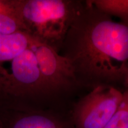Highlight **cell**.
Instances as JSON below:
<instances>
[{"label": "cell", "mask_w": 128, "mask_h": 128, "mask_svg": "<svg viewBox=\"0 0 128 128\" xmlns=\"http://www.w3.org/2000/svg\"><path fill=\"white\" fill-rule=\"evenodd\" d=\"M17 4L26 33L55 49L56 44H61L80 4L63 0H17Z\"/></svg>", "instance_id": "2"}, {"label": "cell", "mask_w": 128, "mask_h": 128, "mask_svg": "<svg viewBox=\"0 0 128 128\" xmlns=\"http://www.w3.org/2000/svg\"><path fill=\"white\" fill-rule=\"evenodd\" d=\"M60 47L77 83L112 86L128 76V24L88 1L79 4Z\"/></svg>", "instance_id": "1"}, {"label": "cell", "mask_w": 128, "mask_h": 128, "mask_svg": "<svg viewBox=\"0 0 128 128\" xmlns=\"http://www.w3.org/2000/svg\"><path fill=\"white\" fill-rule=\"evenodd\" d=\"M0 91L9 97L0 107V109L4 108L11 97H24L44 92L38 61L31 48L11 61L10 71L0 83Z\"/></svg>", "instance_id": "4"}, {"label": "cell", "mask_w": 128, "mask_h": 128, "mask_svg": "<svg viewBox=\"0 0 128 128\" xmlns=\"http://www.w3.org/2000/svg\"><path fill=\"white\" fill-rule=\"evenodd\" d=\"M33 42L34 38L24 32L12 34L0 33V83L8 74L4 64L31 48Z\"/></svg>", "instance_id": "7"}, {"label": "cell", "mask_w": 128, "mask_h": 128, "mask_svg": "<svg viewBox=\"0 0 128 128\" xmlns=\"http://www.w3.org/2000/svg\"><path fill=\"white\" fill-rule=\"evenodd\" d=\"M124 96L112 86H98L80 101L74 112L76 128H103L119 108Z\"/></svg>", "instance_id": "3"}, {"label": "cell", "mask_w": 128, "mask_h": 128, "mask_svg": "<svg viewBox=\"0 0 128 128\" xmlns=\"http://www.w3.org/2000/svg\"><path fill=\"white\" fill-rule=\"evenodd\" d=\"M31 48L38 61L44 92H56L77 83L68 62L56 49L35 39Z\"/></svg>", "instance_id": "5"}, {"label": "cell", "mask_w": 128, "mask_h": 128, "mask_svg": "<svg viewBox=\"0 0 128 128\" xmlns=\"http://www.w3.org/2000/svg\"><path fill=\"white\" fill-rule=\"evenodd\" d=\"M103 128H128V97L124 96L119 108Z\"/></svg>", "instance_id": "10"}, {"label": "cell", "mask_w": 128, "mask_h": 128, "mask_svg": "<svg viewBox=\"0 0 128 128\" xmlns=\"http://www.w3.org/2000/svg\"><path fill=\"white\" fill-rule=\"evenodd\" d=\"M20 32L26 33V28L17 0H0V33L12 34Z\"/></svg>", "instance_id": "8"}, {"label": "cell", "mask_w": 128, "mask_h": 128, "mask_svg": "<svg viewBox=\"0 0 128 128\" xmlns=\"http://www.w3.org/2000/svg\"><path fill=\"white\" fill-rule=\"evenodd\" d=\"M0 128H65L55 117L38 110H0Z\"/></svg>", "instance_id": "6"}, {"label": "cell", "mask_w": 128, "mask_h": 128, "mask_svg": "<svg viewBox=\"0 0 128 128\" xmlns=\"http://www.w3.org/2000/svg\"><path fill=\"white\" fill-rule=\"evenodd\" d=\"M88 2L110 16H116L128 23V0H94Z\"/></svg>", "instance_id": "9"}]
</instances>
